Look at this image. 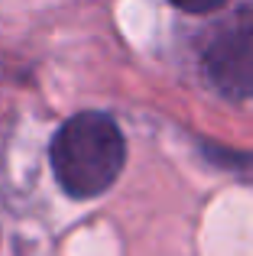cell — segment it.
<instances>
[{
	"mask_svg": "<svg viewBox=\"0 0 253 256\" xmlns=\"http://www.w3.org/2000/svg\"><path fill=\"white\" fill-rule=\"evenodd\" d=\"M126 143L114 117L101 110L75 114L52 140V172L72 198H98L117 182Z\"/></svg>",
	"mask_w": 253,
	"mask_h": 256,
	"instance_id": "obj_1",
	"label": "cell"
},
{
	"mask_svg": "<svg viewBox=\"0 0 253 256\" xmlns=\"http://www.w3.org/2000/svg\"><path fill=\"white\" fill-rule=\"evenodd\" d=\"M204 75L224 98H253V23L234 20L204 46Z\"/></svg>",
	"mask_w": 253,
	"mask_h": 256,
	"instance_id": "obj_2",
	"label": "cell"
},
{
	"mask_svg": "<svg viewBox=\"0 0 253 256\" xmlns=\"http://www.w3.org/2000/svg\"><path fill=\"white\" fill-rule=\"evenodd\" d=\"M176 6H182V10L188 13H208V10H218V6H224L228 0H172Z\"/></svg>",
	"mask_w": 253,
	"mask_h": 256,
	"instance_id": "obj_3",
	"label": "cell"
}]
</instances>
